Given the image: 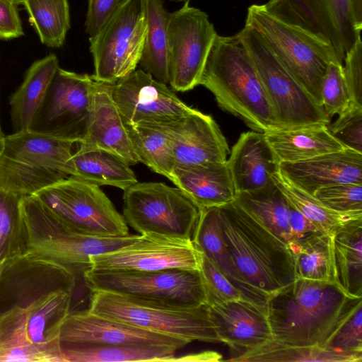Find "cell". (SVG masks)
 <instances>
[{
  "mask_svg": "<svg viewBox=\"0 0 362 362\" xmlns=\"http://www.w3.org/2000/svg\"><path fill=\"white\" fill-rule=\"evenodd\" d=\"M362 298L347 294L337 283L296 279L271 296L267 319L273 339L297 346H325Z\"/></svg>",
  "mask_w": 362,
  "mask_h": 362,
  "instance_id": "1",
  "label": "cell"
},
{
  "mask_svg": "<svg viewBox=\"0 0 362 362\" xmlns=\"http://www.w3.org/2000/svg\"><path fill=\"white\" fill-rule=\"evenodd\" d=\"M200 85L213 93L220 107L240 118L253 131L264 133L278 128L255 64L238 34L216 35Z\"/></svg>",
  "mask_w": 362,
  "mask_h": 362,
  "instance_id": "2",
  "label": "cell"
},
{
  "mask_svg": "<svg viewBox=\"0 0 362 362\" xmlns=\"http://www.w3.org/2000/svg\"><path fill=\"white\" fill-rule=\"evenodd\" d=\"M219 210L225 243L248 284L269 298L295 281L292 257L284 242L234 200Z\"/></svg>",
  "mask_w": 362,
  "mask_h": 362,
  "instance_id": "3",
  "label": "cell"
},
{
  "mask_svg": "<svg viewBox=\"0 0 362 362\" xmlns=\"http://www.w3.org/2000/svg\"><path fill=\"white\" fill-rule=\"evenodd\" d=\"M82 276L91 292L111 293L136 303L170 309H193L209 303L201 270L139 272L89 268Z\"/></svg>",
  "mask_w": 362,
  "mask_h": 362,
  "instance_id": "4",
  "label": "cell"
},
{
  "mask_svg": "<svg viewBox=\"0 0 362 362\" xmlns=\"http://www.w3.org/2000/svg\"><path fill=\"white\" fill-rule=\"evenodd\" d=\"M74 144L29 129L5 136L0 187L21 197L33 196L72 176Z\"/></svg>",
  "mask_w": 362,
  "mask_h": 362,
  "instance_id": "5",
  "label": "cell"
},
{
  "mask_svg": "<svg viewBox=\"0 0 362 362\" xmlns=\"http://www.w3.org/2000/svg\"><path fill=\"white\" fill-rule=\"evenodd\" d=\"M245 25L261 35L286 69L322 106V84L329 64H340L333 49L308 33L276 18L263 5L252 4L247 8Z\"/></svg>",
  "mask_w": 362,
  "mask_h": 362,
  "instance_id": "6",
  "label": "cell"
},
{
  "mask_svg": "<svg viewBox=\"0 0 362 362\" xmlns=\"http://www.w3.org/2000/svg\"><path fill=\"white\" fill-rule=\"evenodd\" d=\"M122 199V216L140 235L192 240L199 209L180 188L138 182L124 190Z\"/></svg>",
  "mask_w": 362,
  "mask_h": 362,
  "instance_id": "7",
  "label": "cell"
},
{
  "mask_svg": "<svg viewBox=\"0 0 362 362\" xmlns=\"http://www.w3.org/2000/svg\"><path fill=\"white\" fill-rule=\"evenodd\" d=\"M249 52L272 106L277 129L329 124L330 119L286 69L253 28L237 33Z\"/></svg>",
  "mask_w": 362,
  "mask_h": 362,
  "instance_id": "8",
  "label": "cell"
},
{
  "mask_svg": "<svg viewBox=\"0 0 362 362\" xmlns=\"http://www.w3.org/2000/svg\"><path fill=\"white\" fill-rule=\"evenodd\" d=\"M35 196L76 234L93 237L129 234L123 216L98 185L69 176Z\"/></svg>",
  "mask_w": 362,
  "mask_h": 362,
  "instance_id": "9",
  "label": "cell"
},
{
  "mask_svg": "<svg viewBox=\"0 0 362 362\" xmlns=\"http://www.w3.org/2000/svg\"><path fill=\"white\" fill-rule=\"evenodd\" d=\"M88 310L147 331L186 340L221 342L208 305L193 309H170L132 302L103 291L91 292Z\"/></svg>",
  "mask_w": 362,
  "mask_h": 362,
  "instance_id": "10",
  "label": "cell"
},
{
  "mask_svg": "<svg viewBox=\"0 0 362 362\" xmlns=\"http://www.w3.org/2000/svg\"><path fill=\"white\" fill-rule=\"evenodd\" d=\"M146 30L145 0H124L98 34L89 37L93 78L113 84L134 71Z\"/></svg>",
  "mask_w": 362,
  "mask_h": 362,
  "instance_id": "11",
  "label": "cell"
},
{
  "mask_svg": "<svg viewBox=\"0 0 362 362\" xmlns=\"http://www.w3.org/2000/svg\"><path fill=\"white\" fill-rule=\"evenodd\" d=\"M95 81L58 67L29 130L80 143L90 123Z\"/></svg>",
  "mask_w": 362,
  "mask_h": 362,
  "instance_id": "12",
  "label": "cell"
},
{
  "mask_svg": "<svg viewBox=\"0 0 362 362\" xmlns=\"http://www.w3.org/2000/svg\"><path fill=\"white\" fill-rule=\"evenodd\" d=\"M217 35L208 15L189 2L170 13L168 23V83L174 91L200 85L212 44Z\"/></svg>",
  "mask_w": 362,
  "mask_h": 362,
  "instance_id": "13",
  "label": "cell"
},
{
  "mask_svg": "<svg viewBox=\"0 0 362 362\" xmlns=\"http://www.w3.org/2000/svg\"><path fill=\"white\" fill-rule=\"evenodd\" d=\"M25 252L55 262L78 274L90 264L96 250L92 237L71 231L35 195L21 197Z\"/></svg>",
  "mask_w": 362,
  "mask_h": 362,
  "instance_id": "14",
  "label": "cell"
},
{
  "mask_svg": "<svg viewBox=\"0 0 362 362\" xmlns=\"http://www.w3.org/2000/svg\"><path fill=\"white\" fill-rule=\"evenodd\" d=\"M111 94L124 124H167L196 109L181 100L167 84L141 69L111 84Z\"/></svg>",
  "mask_w": 362,
  "mask_h": 362,
  "instance_id": "15",
  "label": "cell"
},
{
  "mask_svg": "<svg viewBox=\"0 0 362 362\" xmlns=\"http://www.w3.org/2000/svg\"><path fill=\"white\" fill-rule=\"evenodd\" d=\"M76 277L68 268L33 253L13 257L0 268V312L26 308L54 291L74 292Z\"/></svg>",
  "mask_w": 362,
  "mask_h": 362,
  "instance_id": "16",
  "label": "cell"
},
{
  "mask_svg": "<svg viewBox=\"0 0 362 362\" xmlns=\"http://www.w3.org/2000/svg\"><path fill=\"white\" fill-rule=\"evenodd\" d=\"M202 253L192 240L141 235L116 250L89 257L91 268L153 272L170 269L201 270Z\"/></svg>",
  "mask_w": 362,
  "mask_h": 362,
  "instance_id": "17",
  "label": "cell"
},
{
  "mask_svg": "<svg viewBox=\"0 0 362 362\" xmlns=\"http://www.w3.org/2000/svg\"><path fill=\"white\" fill-rule=\"evenodd\" d=\"M62 347L120 344L166 346L177 350L187 344L185 339L142 329L86 311H71L60 330Z\"/></svg>",
  "mask_w": 362,
  "mask_h": 362,
  "instance_id": "18",
  "label": "cell"
},
{
  "mask_svg": "<svg viewBox=\"0 0 362 362\" xmlns=\"http://www.w3.org/2000/svg\"><path fill=\"white\" fill-rule=\"evenodd\" d=\"M170 137L175 164L226 162L230 153L226 137L211 115L198 110L163 124Z\"/></svg>",
  "mask_w": 362,
  "mask_h": 362,
  "instance_id": "19",
  "label": "cell"
},
{
  "mask_svg": "<svg viewBox=\"0 0 362 362\" xmlns=\"http://www.w3.org/2000/svg\"><path fill=\"white\" fill-rule=\"evenodd\" d=\"M208 306L220 341L228 344L233 357L273 339L266 306L246 299Z\"/></svg>",
  "mask_w": 362,
  "mask_h": 362,
  "instance_id": "20",
  "label": "cell"
},
{
  "mask_svg": "<svg viewBox=\"0 0 362 362\" xmlns=\"http://www.w3.org/2000/svg\"><path fill=\"white\" fill-rule=\"evenodd\" d=\"M279 171L294 185L312 195L331 185H362V153L345 148L302 161L282 162Z\"/></svg>",
  "mask_w": 362,
  "mask_h": 362,
  "instance_id": "21",
  "label": "cell"
},
{
  "mask_svg": "<svg viewBox=\"0 0 362 362\" xmlns=\"http://www.w3.org/2000/svg\"><path fill=\"white\" fill-rule=\"evenodd\" d=\"M235 194L255 191L274 184L272 174L279 161L263 132H243L226 160Z\"/></svg>",
  "mask_w": 362,
  "mask_h": 362,
  "instance_id": "22",
  "label": "cell"
},
{
  "mask_svg": "<svg viewBox=\"0 0 362 362\" xmlns=\"http://www.w3.org/2000/svg\"><path fill=\"white\" fill-rule=\"evenodd\" d=\"M78 144L109 151L130 166L139 163L112 99L111 84L95 81L90 123L84 139Z\"/></svg>",
  "mask_w": 362,
  "mask_h": 362,
  "instance_id": "23",
  "label": "cell"
},
{
  "mask_svg": "<svg viewBox=\"0 0 362 362\" xmlns=\"http://www.w3.org/2000/svg\"><path fill=\"white\" fill-rule=\"evenodd\" d=\"M73 291L49 292L26 307L25 331L29 341L47 362H64L59 334L71 312Z\"/></svg>",
  "mask_w": 362,
  "mask_h": 362,
  "instance_id": "24",
  "label": "cell"
},
{
  "mask_svg": "<svg viewBox=\"0 0 362 362\" xmlns=\"http://www.w3.org/2000/svg\"><path fill=\"white\" fill-rule=\"evenodd\" d=\"M263 6L279 21L328 44L343 65L346 52L329 0H269Z\"/></svg>",
  "mask_w": 362,
  "mask_h": 362,
  "instance_id": "25",
  "label": "cell"
},
{
  "mask_svg": "<svg viewBox=\"0 0 362 362\" xmlns=\"http://www.w3.org/2000/svg\"><path fill=\"white\" fill-rule=\"evenodd\" d=\"M169 180L199 209L224 206L235 196L226 161L175 164Z\"/></svg>",
  "mask_w": 362,
  "mask_h": 362,
  "instance_id": "26",
  "label": "cell"
},
{
  "mask_svg": "<svg viewBox=\"0 0 362 362\" xmlns=\"http://www.w3.org/2000/svg\"><path fill=\"white\" fill-rule=\"evenodd\" d=\"M192 241L247 300L266 306L269 297L248 284L235 264L223 239L219 207L199 209Z\"/></svg>",
  "mask_w": 362,
  "mask_h": 362,
  "instance_id": "27",
  "label": "cell"
},
{
  "mask_svg": "<svg viewBox=\"0 0 362 362\" xmlns=\"http://www.w3.org/2000/svg\"><path fill=\"white\" fill-rule=\"evenodd\" d=\"M279 163H294L346 148L329 133L327 124H317L264 132Z\"/></svg>",
  "mask_w": 362,
  "mask_h": 362,
  "instance_id": "28",
  "label": "cell"
},
{
  "mask_svg": "<svg viewBox=\"0 0 362 362\" xmlns=\"http://www.w3.org/2000/svg\"><path fill=\"white\" fill-rule=\"evenodd\" d=\"M59 66L57 55L49 54L34 62L26 71L23 83L9 99L14 132L29 129Z\"/></svg>",
  "mask_w": 362,
  "mask_h": 362,
  "instance_id": "29",
  "label": "cell"
},
{
  "mask_svg": "<svg viewBox=\"0 0 362 362\" xmlns=\"http://www.w3.org/2000/svg\"><path fill=\"white\" fill-rule=\"evenodd\" d=\"M71 177L100 186H112L122 190L138 182L130 165L119 156L103 149L79 144L73 153Z\"/></svg>",
  "mask_w": 362,
  "mask_h": 362,
  "instance_id": "30",
  "label": "cell"
},
{
  "mask_svg": "<svg viewBox=\"0 0 362 362\" xmlns=\"http://www.w3.org/2000/svg\"><path fill=\"white\" fill-rule=\"evenodd\" d=\"M334 235L317 230L288 243L296 279L337 283Z\"/></svg>",
  "mask_w": 362,
  "mask_h": 362,
  "instance_id": "31",
  "label": "cell"
},
{
  "mask_svg": "<svg viewBox=\"0 0 362 362\" xmlns=\"http://www.w3.org/2000/svg\"><path fill=\"white\" fill-rule=\"evenodd\" d=\"M233 200L286 245L292 240L290 202L274 183L255 191L237 193Z\"/></svg>",
  "mask_w": 362,
  "mask_h": 362,
  "instance_id": "32",
  "label": "cell"
},
{
  "mask_svg": "<svg viewBox=\"0 0 362 362\" xmlns=\"http://www.w3.org/2000/svg\"><path fill=\"white\" fill-rule=\"evenodd\" d=\"M146 30L139 62L144 71L168 83V23L170 13L161 0H145Z\"/></svg>",
  "mask_w": 362,
  "mask_h": 362,
  "instance_id": "33",
  "label": "cell"
},
{
  "mask_svg": "<svg viewBox=\"0 0 362 362\" xmlns=\"http://www.w3.org/2000/svg\"><path fill=\"white\" fill-rule=\"evenodd\" d=\"M334 259L337 284L349 296L362 298V221L334 233Z\"/></svg>",
  "mask_w": 362,
  "mask_h": 362,
  "instance_id": "34",
  "label": "cell"
},
{
  "mask_svg": "<svg viewBox=\"0 0 362 362\" xmlns=\"http://www.w3.org/2000/svg\"><path fill=\"white\" fill-rule=\"evenodd\" d=\"M234 362H361L362 356L341 353L322 346H297L271 339L230 358Z\"/></svg>",
  "mask_w": 362,
  "mask_h": 362,
  "instance_id": "35",
  "label": "cell"
},
{
  "mask_svg": "<svg viewBox=\"0 0 362 362\" xmlns=\"http://www.w3.org/2000/svg\"><path fill=\"white\" fill-rule=\"evenodd\" d=\"M64 362L176 361L177 349L149 344L62 347Z\"/></svg>",
  "mask_w": 362,
  "mask_h": 362,
  "instance_id": "36",
  "label": "cell"
},
{
  "mask_svg": "<svg viewBox=\"0 0 362 362\" xmlns=\"http://www.w3.org/2000/svg\"><path fill=\"white\" fill-rule=\"evenodd\" d=\"M125 126L139 162L169 180L175 162L164 124L141 123Z\"/></svg>",
  "mask_w": 362,
  "mask_h": 362,
  "instance_id": "37",
  "label": "cell"
},
{
  "mask_svg": "<svg viewBox=\"0 0 362 362\" xmlns=\"http://www.w3.org/2000/svg\"><path fill=\"white\" fill-rule=\"evenodd\" d=\"M272 178L288 202L322 232L334 234L350 223L362 221V212L341 213L329 209L294 185L279 170Z\"/></svg>",
  "mask_w": 362,
  "mask_h": 362,
  "instance_id": "38",
  "label": "cell"
},
{
  "mask_svg": "<svg viewBox=\"0 0 362 362\" xmlns=\"http://www.w3.org/2000/svg\"><path fill=\"white\" fill-rule=\"evenodd\" d=\"M29 22L40 42L49 47H60L70 28L68 0H21Z\"/></svg>",
  "mask_w": 362,
  "mask_h": 362,
  "instance_id": "39",
  "label": "cell"
},
{
  "mask_svg": "<svg viewBox=\"0 0 362 362\" xmlns=\"http://www.w3.org/2000/svg\"><path fill=\"white\" fill-rule=\"evenodd\" d=\"M25 319V308L15 306L0 312V362H47L28 339Z\"/></svg>",
  "mask_w": 362,
  "mask_h": 362,
  "instance_id": "40",
  "label": "cell"
},
{
  "mask_svg": "<svg viewBox=\"0 0 362 362\" xmlns=\"http://www.w3.org/2000/svg\"><path fill=\"white\" fill-rule=\"evenodd\" d=\"M21 197L0 187V263L26 252Z\"/></svg>",
  "mask_w": 362,
  "mask_h": 362,
  "instance_id": "41",
  "label": "cell"
},
{
  "mask_svg": "<svg viewBox=\"0 0 362 362\" xmlns=\"http://www.w3.org/2000/svg\"><path fill=\"white\" fill-rule=\"evenodd\" d=\"M346 54L361 37L362 0H329Z\"/></svg>",
  "mask_w": 362,
  "mask_h": 362,
  "instance_id": "42",
  "label": "cell"
},
{
  "mask_svg": "<svg viewBox=\"0 0 362 362\" xmlns=\"http://www.w3.org/2000/svg\"><path fill=\"white\" fill-rule=\"evenodd\" d=\"M321 90L322 105L329 119L335 115H340L348 108L351 100L341 64H329Z\"/></svg>",
  "mask_w": 362,
  "mask_h": 362,
  "instance_id": "43",
  "label": "cell"
},
{
  "mask_svg": "<svg viewBox=\"0 0 362 362\" xmlns=\"http://www.w3.org/2000/svg\"><path fill=\"white\" fill-rule=\"evenodd\" d=\"M313 196L334 211L341 213L362 212V185H331L320 188Z\"/></svg>",
  "mask_w": 362,
  "mask_h": 362,
  "instance_id": "44",
  "label": "cell"
},
{
  "mask_svg": "<svg viewBox=\"0 0 362 362\" xmlns=\"http://www.w3.org/2000/svg\"><path fill=\"white\" fill-rule=\"evenodd\" d=\"M327 129L344 146L362 153V107L350 103Z\"/></svg>",
  "mask_w": 362,
  "mask_h": 362,
  "instance_id": "45",
  "label": "cell"
},
{
  "mask_svg": "<svg viewBox=\"0 0 362 362\" xmlns=\"http://www.w3.org/2000/svg\"><path fill=\"white\" fill-rule=\"evenodd\" d=\"M325 348L362 356V304L356 308L332 335Z\"/></svg>",
  "mask_w": 362,
  "mask_h": 362,
  "instance_id": "46",
  "label": "cell"
},
{
  "mask_svg": "<svg viewBox=\"0 0 362 362\" xmlns=\"http://www.w3.org/2000/svg\"><path fill=\"white\" fill-rule=\"evenodd\" d=\"M201 272L208 292V304L246 299L243 293L234 286L215 264L203 254Z\"/></svg>",
  "mask_w": 362,
  "mask_h": 362,
  "instance_id": "47",
  "label": "cell"
},
{
  "mask_svg": "<svg viewBox=\"0 0 362 362\" xmlns=\"http://www.w3.org/2000/svg\"><path fill=\"white\" fill-rule=\"evenodd\" d=\"M351 103L362 107V42L360 37L346 52L342 65Z\"/></svg>",
  "mask_w": 362,
  "mask_h": 362,
  "instance_id": "48",
  "label": "cell"
},
{
  "mask_svg": "<svg viewBox=\"0 0 362 362\" xmlns=\"http://www.w3.org/2000/svg\"><path fill=\"white\" fill-rule=\"evenodd\" d=\"M123 1L88 0L84 26L85 32L89 37L98 34Z\"/></svg>",
  "mask_w": 362,
  "mask_h": 362,
  "instance_id": "49",
  "label": "cell"
},
{
  "mask_svg": "<svg viewBox=\"0 0 362 362\" xmlns=\"http://www.w3.org/2000/svg\"><path fill=\"white\" fill-rule=\"evenodd\" d=\"M21 0H0V39L17 38L24 35L18 6Z\"/></svg>",
  "mask_w": 362,
  "mask_h": 362,
  "instance_id": "50",
  "label": "cell"
},
{
  "mask_svg": "<svg viewBox=\"0 0 362 362\" xmlns=\"http://www.w3.org/2000/svg\"><path fill=\"white\" fill-rule=\"evenodd\" d=\"M289 223L292 240H298L319 230L317 228L291 203L289 208Z\"/></svg>",
  "mask_w": 362,
  "mask_h": 362,
  "instance_id": "51",
  "label": "cell"
},
{
  "mask_svg": "<svg viewBox=\"0 0 362 362\" xmlns=\"http://www.w3.org/2000/svg\"><path fill=\"white\" fill-rule=\"evenodd\" d=\"M222 356L216 351H203L177 356L176 361L181 362H201V361H219Z\"/></svg>",
  "mask_w": 362,
  "mask_h": 362,
  "instance_id": "52",
  "label": "cell"
},
{
  "mask_svg": "<svg viewBox=\"0 0 362 362\" xmlns=\"http://www.w3.org/2000/svg\"><path fill=\"white\" fill-rule=\"evenodd\" d=\"M5 135L1 129V120H0V156L4 148Z\"/></svg>",
  "mask_w": 362,
  "mask_h": 362,
  "instance_id": "53",
  "label": "cell"
},
{
  "mask_svg": "<svg viewBox=\"0 0 362 362\" xmlns=\"http://www.w3.org/2000/svg\"><path fill=\"white\" fill-rule=\"evenodd\" d=\"M170 1H173V2H184V3H186V2H189L191 0H169Z\"/></svg>",
  "mask_w": 362,
  "mask_h": 362,
  "instance_id": "54",
  "label": "cell"
},
{
  "mask_svg": "<svg viewBox=\"0 0 362 362\" xmlns=\"http://www.w3.org/2000/svg\"><path fill=\"white\" fill-rule=\"evenodd\" d=\"M1 264H2V263H0V268H1Z\"/></svg>",
  "mask_w": 362,
  "mask_h": 362,
  "instance_id": "55",
  "label": "cell"
}]
</instances>
